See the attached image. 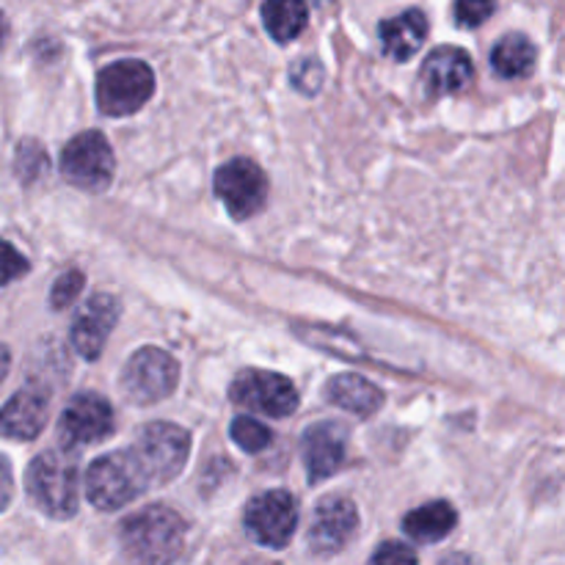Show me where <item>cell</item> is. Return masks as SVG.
I'll use <instances>...</instances> for the list:
<instances>
[{
    "instance_id": "6da1fadb",
    "label": "cell",
    "mask_w": 565,
    "mask_h": 565,
    "mask_svg": "<svg viewBox=\"0 0 565 565\" xmlns=\"http://www.w3.org/2000/svg\"><path fill=\"white\" fill-rule=\"evenodd\" d=\"M188 527L177 511L149 505L121 524V550L132 565H171L182 555Z\"/></svg>"
},
{
    "instance_id": "7a4b0ae2",
    "label": "cell",
    "mask_w": 565,
    "mask_h": 565,
    "mask_svg": "<svg viewBox=\"0 0 565 565\" xmlns=\"http://www.w3.org/2000/svg\"><path fill=\"white\" fill-rule=\"evenodd\" d=\"M28 494L50 519H72L81 502V472L72 452L50 450L28 467Z\"/></svg>"
},
{
    "instance_id": "3957f363",
    "label": "cell",
    "mask_w": 565,
    "mask_h": 565,
    "mask_svg": "<svg viewBox=\"0 0 565 565\" xmlns=\"http://www.w3.org/2000/svg\"><path fill=\"white\" fill-rule=\"evenodd\" d=\"M149 478L132 450L97 458L86 472V497L97 511H119L149 489Z\"/></svg>"
},
{
    "instance_id": "277c9868",
    "label": "cell",
    "mask_w": 565,
    "mask_h": 565,
    "mask_svg": "<svg viewBox=\"0 0 565 565\" xmlns=\"http://www.w3.org/2000/svg\"><path fill=\"white\" fill-rule=\"evenodd\" d=\"M130 450L136 461L141 463L149 483L163 486L185 469L188 452H191V436L180 425L149 423Z\"/></svg>"
},
{
    "instance_id": "5b68a950",
    "label": "cell",
    "mask_w": 565,
    "mask_h": 565,
    "mask_svg": "<svg viewBox=\"0 0 565 565\" xmlns=\"http://www.w3.org/2000/svg\"><path fill=\"white\" fill-rule=\"evenodd\" d=\"M154 94V75L138 58L116 61L97 77V105L105 116H130Z\"/></svg>"
},
{
    "instance_id": "8992f818",
    "label": "cell",
    "mask_w": 565,
    "mask_h": 565,
    "mask_svg": "<svg viewBox=\"0 0 565 565\" xmlns=\"http://www.w3.org/2000/svg\"><path fill=\"white\" fill-rule=\"evenodd\" d=\"M114 149L108 138L97 130L75 136L61 152V174L83 191H105L114 180Z\"/></svg>"
},
{
    "instance_id": "52a82bcc",
    "label": "cell",
    "mask_w": 565,
    "mask_h": 565,
    "mask_svg": "<svg viewBox=\"0 0 565 565\" xmlns=\"http://www.w3.org/2000/svg\"><path fill=\"white\" fill-rule=\"evenodd\" d=\"M177 381H180V367L169 353L160 348H141L125 364L121 390H125L127 401L138 403V406H152V403L166 401L177 390Z\"/></svg>"
},
{
    "instance_id": "ba28073f",
    "label": "cell",
    "mask_w": 565,
    "mask_h": 565,
    "mask_svg": "<svg viewBox=\"0 0 565 565\" xmlns=\"http://www.w3.org/2000/svg\"><path fill=\"white\" fill-rule=\"evenodd\" d=\"M232 403L246 412L268 414V417H290L298 408V392L287 375L270 370H243L230 390Z\"/></svg>"
},
{
    "instance_id": "9c48e42d",
    "label": "cell",
    "mask_w": 565,
    "mask_h": 565,
    "mask_svg": "<svg viewBox=\"0 0 565 565\" xmlns=\"http://www.w3.org/2000/svg\"><path fill=\"white\" fill-rule=\"evenodd\" d=\"M246 533L268 550H285L298 527V505L292 494L274 489L257 494L246 508Z\"/></svg>"
},
{
    "instance_id": "30bf717a",
    "label": "cell",
    "mask_w": 565,
    "mask_h": 565,
    "mask_svg": "<svg viewBox=\"0 0 565 565\" xmlns=\"http://www.w3.org/2000/svg\"><path fill=\"white\" fill-rule=\"evenodd\" d=\"M265 191L268 180L254 160L235 158L215 171V193L235 218L257 215L265 204Z\"/></svg>"
},
{
    "instance_id": "8fae6325",
    "label": "cell",
    "mask_w": 565,
    "mask_h": 565,
    "mask_svg": "<svg viewBox=\"0 0 565 565\" xmlns=\"http://www.w3.org/2000/svg\"><path fill=\"white\" fill-rule=\"evenodd\" d=\"M114 408L105 397L83 392L66 403L64 414L58 419V434L66 447H83L103 441L114 430Z\"/></svg>"
},
{
    "instance_id": "7c38bea8",
    "label": "cell",
    "mask_w": 565,
    "mask_h": 565,
    "mask_svg": "<svg viewBox=\"0 0 565 565\" xmlns=\"http://www.w3.org/2000/svg\"><path fill=\"white\" fill-rule=\"evenodd\" d=\"M356 527V505L345 497H329L315 508L312 524H309V550L315 555H337L340 550H345Z\"/></svg>"
},
{
    "instance_id": "4fadbf2b",
    "label": "cell",
    "mask_w": 565,
    "mask_h": 565,
    "mask_svg": "<svg viewBox=\"0 0 565 565\" xmlns=\"http://www.w3.org/2000/svg\"><path fill=\"white\" fill-rule=\"evenodd\" d=\"M116 320H119V301L114 296L88 298L86 307L77 312L75 323H72V345L83 359H97L103 353L105 340L114 331Z\"/></svg>"
},
{
    "instance_id": "5bb4252c",
    "label": "cell",
    "mask_w": 565,
    "mask_h": 565,
    "mask_svg": "<svg viewBox=\"0 0 565 565\" xmlns=\"http://www.w3.org/2000/svg\"><path fill=\"white\" fill-rule=\"evenodd\" d=\"M348 430L340 423H318L307 428L301 439L303 463L312 483L331 478L345 463Z\"/></svg>"
},
{
    "instance_id": "9a60e30c",
    "label": "cell",
    "mask_w": 565,
    "mask_h": 565,
    "mask_svg": "<svg viewBox=\"0 0 565 565\" xmlns=\"http://www.w3.org/2000/svg\"><path fill=\"white\" fill-rule=\"evenodd\" d=\"M475 77V64L469 58L467 50L461 47H436L434 53L425 58L419 81H423L425 92L430 97H447L461 88H467Z\"/></svg>"
},
{
    "instance_id": "2e32d148",
    "label": "cell",
    "mask_w": 565,
    "mask_h": 565,
    "mask_svg": "<svg viewBox=\"0 0 565 565\" xmlns=\"http://www.w3.org/2000/svg\"><path fill=\"white\" fill-rule=\"evenodd\" d=\"M47 423V395L42 390H20L3 408V434L17 441H31Z\"/></svg>"
},
{
    "instance_id": "e0dca14e",
    "label": "cell",
    "mask_w": 565,
    "mask_h": 565,
    "mask_svg": "<svg viewBox=\"0 0 565 565\" xmlns=\"http://www.w3.org/2000/svg\"><path fill=\"white\" fill-rule=\"evenodd\" d=\"M381 47L390 58L408 61L417 55L428 39V17L419 9H408L403 14L392 17V20L381 22Z\"/></svg>"
},
{
    "instance_id": "ac0fdd59",
    "label": "cell",
    "mask_w": 565,
    "mask_h": 565,
    "mask_svg": "<svg viewBox=\"0 0 565 565\" xmlns=\"http://www.w3.org/2000/svg\"><path fill=\"white\" fill-rule=\"evenodd\" d=\"M326 397H329L334 406L356 414V417H373V414L384 406V392L356 373L334 375V379L326 384Z\"/></svg>"
},
{
    "instance_id": "d6986e66",
    "label": "cell",
    "mask_w": 565,
    "mask_h": 565,
    "mask_svg": "<svg viewBox=\"0 0 565 565\" xmlns=\"http://www.w3.org/2000/svg\"><path fill=\"white\" fill-rule=\"evenodd\" d=\"M458 513L450 502H428L403 519V533L417 544H436L456 530Z\"/></svg>"
},
{
    "instance_id": "ffe728a7",
    "label": "cell",
    "mask_w": 565,
    "mask_h": 565,
    "mask_svg": "<svg viewBox=\"0 0 565 565\" xmlns=\"http://www.w3.org/2000/svg\"><path fill=\"white\" fill-rule=\"evenodd\" d=\"M307 20L309 9L303 0H265L263 3L265 31L279 44L292 42L307 28Z\"/></svg>"
},
{
    "instance_id": "44dd1931",
    "label": "cell",
    "mask_w": 565,
    "mask_h": 565,
    "mask_svg": "<svg viewBox=\"0 0 565 565\" xmlns=\"http://www.w3.org/2000/svg\"><path fill=\"white\" fill-rule=\"evenodd\" d=\"M535 44L522 33H508L491 50V66L500 77H524L535 66Z\"/></svg>"
},
{
    "instance_id": "7402d4cb",
    "label": "cell",
    "mask_w": 565,
    "mask_h": 565,
    "mask_svg": "<svg viewBox=\"0 0 565 565\" xmlns=\"http://www.w3.org/2000/svg\"><path fill=\"white\" fill-rule=\"evenodd\" d=\"M232 439H235V445L241 450L259 452L270 445V430L254 417H237L232 423Z\"/></svg>"
},
{
    "instance_id": "603a6c76",
    "label": "cell",
    "mask_w": 565,
    "mask_h": 565,
    "mask_svg": "<svg viewBox=\"0 0 565 565\" xmlns=\"http://www.w3.org/2000/svg\"><path fill=\"white\" fill-rule=\"evenodd\" d=\"M497 0H456V20L461 28H478L494 14Z\"/></svg>"
},
{
    "instance_id": "cb8c5ba5",
    "label": "cell",
    "mask_w": 565,
    "mask_h": 565,
    "mask_svg": "<svg viewBox=\"0 0 565 565\" xmlns=\"http://www.w3.org/2000/svg\"><path fill=\"white\" fill-rule=\"evenodd\" d=\"M367 565H417V555L412 546L401 544V541H386L373 552Z\"/></svg>"
},
{
    "instance_id": "d4e9b609",
    "label": "cell",
    "mask_w": 565,
    "mask_h": 565,
    "mask_svg": "<svg viewBox=\"0 0 565 565\" xmlns=\"http://www.w3.org/2000/svg\"><path fill=\"white\" fill-rule=\"evenodd\" d=\"M83 290V276L77 270H66L64 276H58V281L53 285V292H50V301H53V309H66Z\"/></svg>"
},
{
    "instance_id": "484cf974",
    "label": "cell",
    "mask_w": 565,
    "mask_h": 565,
    "mask_svg": "<svg viewBox=\"0 0 565 565\" xmlns=\"http://www.w3.org/2000/svg\"><path fill=\"white\" fill-rule=\"evenodd\" d=\"M25 259L20 257V254L14 252V246L11 243H6V270H3V279L6 281H14V276L20 274V270H25Z\"/></svg>"
},
{
    "instance_id": "4316f807",
    "label": "cell",
    "mask_w": 565,
    "mask_h": 565,
    "mask_svg": "<svg viewBox=\"0 0 565 565\" xmlns=\"http://www.w3.org/2000/svg\"><path fill=\"white\" fill-rule=\"evenodd\" d=\"M441 565H483L480 561H475L472 555H450L441 561Z\"/></svg>"
}]
</instances>
